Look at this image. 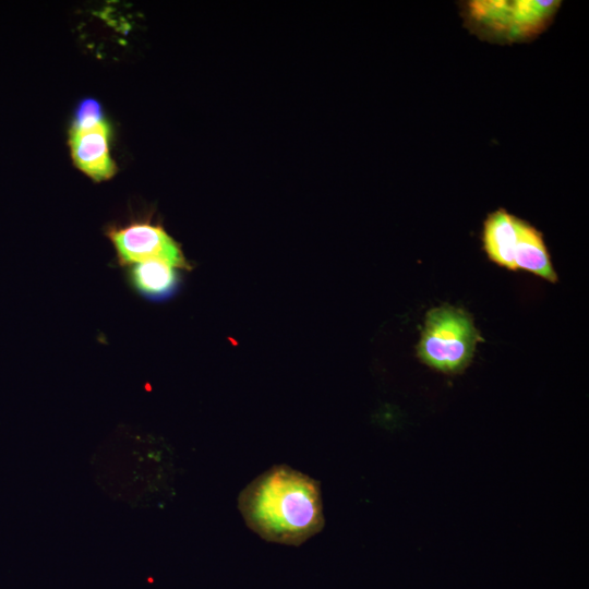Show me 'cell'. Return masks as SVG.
<instances>
[{
  "instance_id": "1",
  "label": "cell",
  "mask_w": 589,
  "mask_h": 589,
  "mask_svg": "<svg viewBox=\"0 0 589 589\" xmlns=\"http://www.w3.org/2000/svg\"><path fill=\"white\" fill-rule=\"evenodd\" d=\"M247 525L267 541L298 545L324 526L318 482L288 466H274L239 496Z\"/></svg>"
},
{
  "instance_id": "8",
  "label": "cell",
  "mask_w": 589,
  "mask_h": 589,
  "mask_svg": "<svg viewBox=\"0 0 589 589\" xmlns=\"http://www.w3.org/2000/svg\"><path fill=\"white\" fill-rule=\"evenodd\" d=\"M514 271H526L550 283L557 281L542 232L520 219L514 248Z\"/></svg>"
},
{
  "instance_id": "7",
  "label": "cell",
  "mask_w": 589,
  "mask_h": 589,
  "mask_svg": "<svg viewBox=\"0 0 589 589\" xmlns=\"http://www.w3.org/2000/svg\"><path fill=\"white\" fill-rule=\"evenodd\" d=\"M520 218L498 208L488 214L483 223L482 243L490 261L514 271V247L518 236Z\"/></svg>"
},
{
  "instance_id": "6",
  "label": "cell",
  "mask_w": 589,
  "mask_h": 589,
  "mask_svg": "<svg viewBox=\"0 0 589 589\" xmlns=\"http://www.w3.org/2000/svg\"><path fill=\"white\" fill-rule=\"evenodd\" d=\"M127 280L136 293L155 302L170 299L180 287V276L176 268L160 260L128 266Z\"/></svg>"
},
{
  "instance_id": "3",
  "label": "cell",
  "mask_w": 589,
  "mask_h": 589,
  "mask_svg": "<svg viewBox=\"0 0 589 589\" xmlns=\"http://www.w3.org/2000/svg\"><path fill=\"white\" fill-rule=\"evenodd\" d=\"M480 340L482 338L471 315L445 304L426 313L417 354L436 371L458 374L470 364Z\"/></svg>"
},
{
  "instance_id": "5",
  "label": "cell",
  "mask_w": 589,
  "mask_h": 589,
  "mask_svg": "<svg viewBox=\"0 0 589 589\" xmlns=\"http://www.w3.org/2000/svg\"><path fill=\"white\" fill-rule=\"evenodd\" d=\"M110 125L103 119L92 125L69 130V146L73 164L94 181L109 180L117 172L110 155Z\"/></svg>"
},
{
  "instance_id": "4",
  "label": "cell",
  "mask_w": 589,
  "mask_h": 589,
  "mask_svg": "<svg viewBox=\"0 0 589 589\" xmlns=\"http://www.w3.org/2000/svg\"><path fill=\"white\" fill-rule=\"evenodd\" d=\"M121 266L160 260L175 268L191 269L180 245L160 226L151 221H132L111 226L106 231Z\"/></svg>"
},
{
  "instance_id": "9",
  "label": "cell",
  "mask_w": 589,
  "mask_h": 589,
  "mask_svg": "<svg viewBox=\"0 0 589 589\" xmlns=\"http://www.w3.org/2000/svg\"><path fill=\"white\" fill-rule=\"evenodd\" d=\"M105 119L101 105L95 98L82 99L74 112L71 125L87 127Z\"/></svg>"
},
{
  "instance_id": "2",
  "label": "cell",
  "mask_w": 589,
  "mask_h": 589,
  "mask_svg": "<svg viewBox=\"0 0 589 589\" xmlns=\"http://www.w3.org/2000/svg\"><path fill=\"white\" fill-rule=\"evenodd\" d=\"M557 0H469L461 5L467 28L481 39L512 44L534 38L554 19Z\"/></svg>"
}]
</instances>
